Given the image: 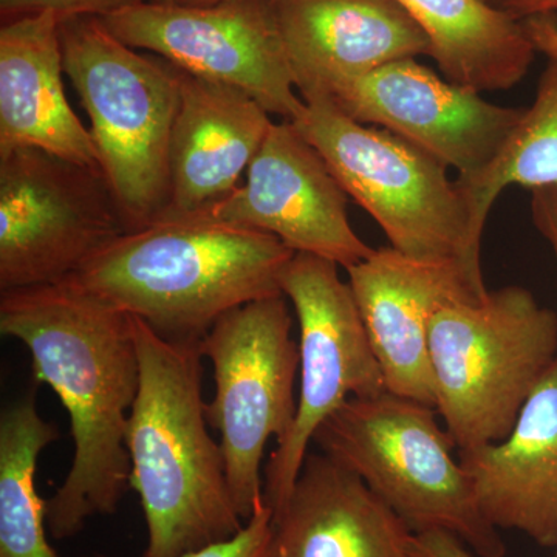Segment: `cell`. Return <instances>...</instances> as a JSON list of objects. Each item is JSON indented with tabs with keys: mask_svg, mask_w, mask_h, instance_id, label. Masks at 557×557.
I'll return each instance as SVG.
<instances>
[{
	"mask_svg": "<svg viewBox=\"0 0 557 557\" xmlns=\"http://www.w3.org/2000/svg\"><path fill=\"white\" fill-rule=\"evenodd\" d=\"M58 438L35 392L0 413V557H60L47 541L46 500L36 491L40 453Z\"/></svg>",
	"mask_w": 557,
	"mask_h": 557,
	"instance_id": "obj_21",
	"label": "cell"
},
{
	"mask_svg": "<svg viewBox=\"0 0 557 557\" xmlns=\"http://www.w3.org/2000/svg\"><path fill=\"white\" fill-rule=\"evenodd\" d=\"M413 544L416 533L359 475L319 450L273 512L267 557H416Z\"/></svg>",
	"mask_w": 557,
	"mask_h": 557,
	"instance_id": "obj_17",
	"label": "cell"
},
{
	"mask_svg": "<svg viewBox=\"0 0 557 557\" xmlns=\"http://www.w3.org/2000/svg\"><path fill=\"white\" fill-rule=\"evenodd\" d=\"M220 2H228V0H180L183 5H214Z\"/></svg>",
	"mask_w": 557,
	"mask_h": 557,
	"instance_id": "obj_29",
	"label": "cell"
},
{
	"mask_svg": "<svg viewBox=\"0 0 557 557\" xmlns=\"http://www.w3.org/2000/svg\"><path fill=\"white\" fill-rule=\"evenodd\" d=\"M150 0H0L2 22L38 13H53L60 21L69 17H104Z\"/></svg>",
	"mask_w": 557,
	"mask_h": 557,
	"instance_id": "obj_23",
	"label": "cell"
},
{
	"mask_svg": "<svg viewBox=\"0 0 557 557\" xmlns=\"http://www.w3.org/2000/svg\"><path fill=\"white\" fill-rule=\"evenodd\" d=\"M65 75L90 121L100 166L129 231L170 207V152L182 75L163 58L139 53L100 17L60 21Z\"/></svg>",
	"mask_w": 557,
	"mask_h": 557,
	"instance_id": "obj_4",
	"label": "cell"
},
{
	"mask_svg": "<svg viewBox=\"0 0 557 557\" xmlns=\"http://www.w3.org/2000/svg\"><path fill=\"white\" fill-rule=\"evenodd\" d=\"M456 185L479 236L498 196L509 186L533 190L557 185V61L548 60L533 104L496 159L485 170L457 177Z\"/></svg>",
	"mask_w": 557,
	"mask_h": 557,
	"instance_id": "obj_22",
	"label": "cell"
},
{
	"mask_svg": "<svg viewBox=\"0 0 557 557\" xmlns=\"http://www.w3.org/2000/svg\"><path fill=\"white\" fill-rule=\"evenodd\" d=\"M329 100L358 123L408 139L454 168L458 177L485 170L525 113L483 100L482 94L449 83L416 58L348 83Z\"/></svg>",
	"mask_w": 557,
	"mask_h": 557,
	"instance_id": "obj_13",
	"label": "cell"
},
{
	"mask_svg": "<svg viewBox=\"0 0 557 557\" xmlns=\"http://www.w3.org/2000/svg\"><path fill=\"white\" fill-rule=\"evenodd\" d=\"M295 255L270 234L208 215L161 218L121 234L70 278L161 338L200 343L228 311L284 295Z\"/></svg>",
	"mask_w": 557,
	"mask_h": 557,
	"instance_id": "obj_2",
	"label": "cell"
},
{
	"mask_svg": "<svg viewBox=\"0 0 557 557\" xmlns=\"http://www.w3.org/2000/svg\"><path fill=\"white\" fill-rule=\"evenodd\" d=\"M420 25L443 78L465 89L509 90L536 57L523 22L485 0H398Z\"/></svg>",
	"mask_w": 557,
	"mask_h": 557,
	"instance_id": "obj_20",
	"label": "cell"
},
{
	"mask_svg": "<svg viewBox=\"0 0 557 557\" xmlns=\"http://www.w3.org/2000/svg\"><path fill=\"white\" fill-rule=\"evenodd\" d=\"M437 410L458 450L507 438L557 359V314L518 285L448 304L429 327Z\"/></svg>",
	"mask_w": 557,
	"mask_h": 557,
	"instance_id": "obj_6",
	"label": "cell"
},
{
	"mask_svg": "<svg viewBox=\"0 0 557 557\" xmlns=\"http://www.w3.org/2000/svg\"><path fill=\"white\" fill-rule=\"evenodd\" d=\"M348 285L379 358L387 391L437 406L429 327L443 306L483 298L482 270L457 259H418L380 248L347 269Z\"/></svg>",
	"mask_w": 557,
	"mask_h": 557,
	"instance_id": "obj_14",
	"label": "cell"
},
{
	"mask_svg": "<svg viewBox=\"0 0 557 557\" xmlns=\"http://www.w3.org/2000/svg\"><path fill=\"white\" fill-rule=\"evenodd\" d=\"M150 2L168 3V5H171V3H180V0H150Z\"/></svg>",
	"mask_w": 557,
	"mask_h": 557,
	"instance_id": "obj_30",
	"label": "cell"
},
{
	"mask_svg": "<svg viewBox=\"0 0 557 557\" xmlns=\"http://www.w3.org/2000/svg\"><path fill=\"white\" fill-rule=\"evenodd\" d=\"M180 75L170 207L163 218L205 214L239 188L274 124L263 106L244 90L183 70Z\"/></svg>",
	"mask_w": 557,
	"mask_h": 557,
	"instance_id": "obj_16",
	"label": "cell"
},
{
	"mask_svg": "<svg viewBox=\"0 0 557 557\" xmlns=\"http://www.w3.org/2000/svg\"><path fill=\"white\" fill-rule=\"evenodd\" d=\"M0 332L30 351L36 384L53 388L70 417L75 456L46 500L54 539L76 536L119 509L131 490L127 423L139 387L134 321L73 278L2 292Z\"/></svg>",
	"mask_w": 557,
	"mask_h": 557,
	"instance_id": "obj_1",
	"label": "cell"
},
{
	"mask_svg": "<svg viewBox=\"0 0 557 557\" xmlns=\"http://www.w3.org/2000/svg\"><path fill=\"white\" fill-rule=\"evenodd\" d=\"M491 7L519 22L557 16V0H485Z\"/></svg>",
	"mask_w": 557,
	"mask_h": 557,
	"instance_id": "obj_27",
	"label": "cell"
},
{
	"mask_svg": "<svg viewBox=\"0 0 557 557\" xmlns=\"http://www.w3.org/2000/svg\"><path fill=\"white\" fill-rule=\"evenodd\" d=\"M292 121L341 188L372 215L391 247L418 259H457L482 270V236L448 168L408 139L358 123L325 97Z\"/></svg>",
	"mask_w": 557,
	"mask_h": 557,
	"instance_id": "obj_7",
	"label": "cell"
},
{
	"mask_svg": "<svg viewBox=\"0 0 557 557\" xmlns=\"http://www.w3.org/2000/svg\"><path fill=\"white\" fill-rule=\"evenodd\" d=\"M338 263L296 252L281 288L299 324V395L287 438L263 471V497L273 512L287 502L318 429L351 398L387 391L383 369Z\"/></svg>",
	"mask_w": 557,
	"mask_h": 557,
	"instance_id": "obj_9",
	"label": "cell"
},
{
	"mask_svg": "<svg viewBox=\"0 0 557 557\" xmlns=\"http://www.w3.org/2000/svg\"><path fill=\"white\" fill-rule=\"evenodd\" d=\"M531 218L557 260V185L531 190Z\"/></svg>",
	"mask_w": 557,
	"mask_h": 557,
	"instance_id": "obj_25",
	"label": "cell"
},
{
	"mask_svg": "<svg viewBox=\"0 0 557 557\" xmlns=\"http://www.w3.org/2000/svg\"><path fill=\"white\" fill-rule=\"evenodd\" d=\"M523 25L537 53L557 61V16L533 17Z\"/></svg>",
	"mask_w": 557,
	"mask_h": 557,
	"instance_id": "obj_28",
	"label": "cell"
},
{
	"mask_svg": "<svg viewBox=\"0 0 557 557\" xmlns=\"http://www.w3.org/2000/svg\"><path fill=\"white\" fill-rule=\"evenodd\" d=\"M271 525H273V509L263 500L236 536L197 549L185 557H267Z\"/></svg>",
	"mask_w": 557,
	"mask_h": 557,
	"instance_id": "obj_24",
	"label": "cell"
},
{
	"mask_svg": "<svg viewBox=\"0 0 557 557\" xmlns=\"http://www.w3.org/2000/svg\"><path fill=\"white\" fill-rule=\"evenodd\" d=\"M60 20L53 13L2 22L0 153L35 148L101 170L90 131L65 97Z\"/></svg>",
	"mask_w": 557,
	"mask_h": 557,
	"instance_id": "obj_19",
	"label": "cell"
},
{
	"mask_svg": "<svg viewBox=\"0 0 557 557\" xmlns=\"http://www.w3.org/2000/svg\"><path fill=\"white\" fill-rule=\"evenodd\" d=\"M100 20L132 49L152 51L183 72L244 90L270 115L295 121L306 108L271 0L145 2Z\"/></svg>",
	"mask_w": 557,
	"mask_h": 557,
	"instance_id": "obj_11",
	"label": "cell"
},
{
	"mask_svg": "<svg viewBox=\"0 0 557 557\" xmlns=\"http://www.w3.org/2000/svg\"><path fill=\"white\" fill-rule=\"evenodd\" d=\"M127 231L101 170L35 148L0 153V292L65 281Z\"/></svg>",
	"mask_w": 557,
	"mask_h": 557,
	"instance_id": "obj_10",
	"label": "cell"
},
{
	"mask_svg": "<svg viewBox=\"0 0 557 557\" xmlns=\"http://www.w3.org/2000/svg\"><path fill=\"white\" fill-rule=\"evenodd\" d=\"M480 511L497 530H518L544 548L557 541V359L507 438L458 450Z\"/></svg>",
	"mask_w": 557,
	"mask_h": 557,
	"instance_id": "obj_18",
	"label": "cell"
},
{
	"mask_svg": "<svg viewBox=\"0 0 557 557\" xmlns=\"http://www.w3.org/2000/svg\"><path fill=\"white\" fill-rule=\"evenodd\" d=\"M413 553L416 557H480L460 539L440 530L416 534Z\"/></svg>",
	"mask_w": 557,
	"mask_h": 557,
	"instance_id": "obj_26",
	"label": "cell"
},
{
	"mask_svg": "<svg viewBox=\"0 0 557 557\" xmlns=\"http://www.w3.org/2000/svg\"><path fill=\"white\" fill-rule=\"evenodd\" d=\"M292 330L287 298L276 295L228 311L200 341L214 370L205 412L220 434L231 497L245 522L265 500L267 445L287 438L298 408L299 344Z\"/></svg>",
	"mask_w": 557,
	"mask_h": 557,
	"instance_id": "obj_8",
	"label": "cell"
},
{
	"mask_svg": "<svg viewBox=\"0 0 557 557\" xmlns=\"http://www.w3.org/2000/svg\"><path fill=\"white\" fill-rule=\"evenodd\" d=\"M555 549H556V555H555V557H557V541H556Z\"/></svg>",
	"mask_w": 557,
	"mask_h": 557,
	"instance_id": "obj_31",
	"label": "cell"
},
{
	"mask_svg": "<svg viewBox=\"0 0 557 557\" xmlns=\"http://www.w3.org/2000/svg\"><path fill=\"white\" fill-rule=\"evenodd\" d=\"M245 175L239 188L201 215L270 234L295 252L346 270L375 251L351 228L346 190L292 121L271 126Z\"/></svg>",
	"mask_w": 557,
	"mask_h": 557,
	"instance_id": "obj_12",
	"label": "cell"
},
{
	"mask_svg": "<svg viewBox=\"0 0 557 557\" xmlns=\"http://www.w3.org/2000/svg\"><path fill=\"white\" fill-rule=\"evenodd\" d=\"M304 101L392 62L429 57L426 35L398 0H271Z\"/></svg>",
	"mask_w": 557,
	"mask_h": 557,
	"instance_id": "obj_15",
	"label": "cell"
},
{
	"mask_svg": "<svg viewBox=\"0 0 557 557\" xmlns=\"http://www.w3.org/2000/svg\"><path fill=\"white\" fill-rule=\"evenodd\" d=\"M134 321L139 387L127 423L131 490L148 523L141 557H185L244 528L225 457L208 431L200 343L161 338Z\"/></svg>",
	"mask_w": 557,
	"mask_h": 557,
	"instance_id": "obj_3",
	"label": "cell"
},
{
	"mask_svg": "<svg viewBox=\"0 0 557 557\" xmlns=\"http://www.w3.org/2000/svg\"><path fill=\"white\" fill-rule=\"evenodd\" d=\"M437 416L388 391L351 398L321 424L313 443L359 475L413 533L448 531L480 557H505L500 530L480 511Z\"/></svg>",
	"mask_w": 557,
	"mask_h": 557,
	"instance_id": "obj_5",
	"label": "cell"
}]
</instances>
